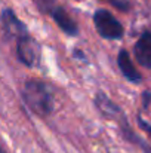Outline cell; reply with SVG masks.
<instances>
[{"instance_id":"obj_8","label":"cell","mask_w":151,"mask_h":153,"mask_svg":"<svg viewBox=\"0 0 151 153\" xmlns=\"http://www.w3.org/2000/svg\"><path fill=\"white\" fill-rule=\"evenodd\" d=\"M95 102H96L98 108H99L105 116H108V117H116V116L122 114L120 107H119V105H116L114 102L111 101L105 94H102V92H98V94H96V97H95Z\"/></svg>"},{"instance_id":"obj_12","label":"cell","mask_w":151,"mask_h":153,"mask_svg":"<svg viewBox=\"0 0 151 153\" xmlns=\"http://www.w3.org/2000/svg\"><path fill=\"white\" fill-rule=\"evenodd\" d=\"M74 56H76V58H80V59H83V61L86 59L85 53H82V52L79 51V49H76V51H74Z\"/></svg>"},{"instance_id":"obj_2","label":"cell","mask_w":151,"mask_h":153,"mask_svg":"<svg viewBox=\"0 0 151 153\" xmlns=\"http://www.w3.org/2000/svg\"><path fill=\"white\" fill-rule=\"evenodd\" d=\"M94 22L95 27L99 33V36H102L104 39H122L123 36V27L122 24L105 9H98L94 15Z\"/></svg>"},{"instance_id":"obj_6","label":"cell","mask_w":151,"mask_h":153,"mask_svg":"<svg viewBox=\"0 0 151 153\" xmlns=\"http://www.w3.org/2000/svg\"><path fill=\"white\" fill-rule=\"evenodd\" d=\"M53 21L58 24V27L68 36H77L79 34V28H77V24L73 21V18L59 6H56L52 12H50Z\"/></svg>"},{"instance_id":"obj_4","label":"cell","mask_w":151,"mask_h":153,"mask_svg":"<svg viewBox=\"0 0 151 153\" xmlns=\"http://www.w3.org/2000/svg\"><path fill=\"white\" fill-rule=\"evenodd\" d=\"M39 46L37 43L27 34V36H22L21 39H18L16 42V53H18V58L22 64L31 67L34 62H36V58L39 55Z\"/></svg>"},{"instance_id":"obj_3","label":"cell","mask_w":151,"mask_h":153,"mask_svg":"<svg viewBox=\"0 0 151 153\" xmlns=\"http://www.w3.org/2000/svg\"><path fill=\"white\" fill-rule=\"evenodd\" d=\"M1 22H3V31L6 37H15L16 40L21 39L22 36H27V28L25 24H22L16 15L13 13V10L10 9H4L1 13Z\"/></svg>"},{"instance_id":"obj_9","label":"cell","mask_w":151,"mask_h":153,"mask_svg":"<svg viewBox=\"0 0 151 153\" xmlns=\"http://www.w3.org/2000/svg\"><path fill=\"white\" fill-rule=\"evenodd\" d=\"M34 3L39 6V9L42 12H52L56 6H55V0H34Z\"/></svg>"},{"instance_id":"obj_7","label":"cell","mask_w":151,"mask_h":153,"mask_svg":"<svg viewBox=\"0 0 151 153\" xmlns=\"http://www.w3.org/2000/svg\"><path fill=\"white\" fill-rule=\"evenodd\" d=\"M117 62H119V68L122 70V73L124 74V77L127 80L135 82V83L141 82V74L138 73V70L135 68L133 62L130 61V56H129L127 51H124V49L120 51L119 56H117Z\"/></svg>"},{"instance_id":"obj_5","label":"cell","mask_w":151,"mask_h":153,"mask_svg":"<svg viewBox=\"0 0 151 153\" xmlns=\"http://www.w3.org/2000/svg\"><path fill=\"white\" fill-rule=\"evenodd\" d=\"M135 56L138 62L147 68H151V31H145L135 43Z\"/></svg>"},{"instance_id":"obj_10","label":"cell","mask_w":151,"mask_h":153,"mask_svg":"<svg viewBox=\"0 0 151 153\" xmlns=\"http://www.w3.org/2000/svg\"><path fill=\"white\" fill-rule=\"evenodd\" d=\"M138 125H139V126H141V128H142V129H144V131L151 137V125L145 120V119H142L141 116H138Z\"/></svg>"},{"instance_id":"obj_11","label":"cell","mask_w":151,"mask_h":153,"mask_svg":"<svg viewBox=\"0 0 151 153\" xmlns=\"http://www.w3.org/2000/svg\"><path fill=\"white\" fill-rule=\"evenodd\" d=\"M142 100H144V104H142V107H144V108H148V105H150V101H151V92H150V91H145V92L142 94Z\"/></svg>"},{"instance_id":"obj_1","label":"cell","mask_w":151,"mask_h":153,"mask_svg":"<svg viewBox=\"0 0 151 153\" xmlns=\"http://www.w3.org/2000/svg\"><path fill=\"white\" fill-rule=\"evenodd\" d=\"M22 97L25 104L37 114L48 116L52 113L53 102L45 83L39 80H28L22 89Z\"/></svg>"}]
</instances>
